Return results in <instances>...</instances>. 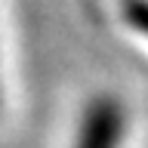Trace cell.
I'll list each match as a JSON object with an SVG mask.
<instances>
[{"label": "cell", "mask_w": 148, "mask_h": 148, "mask_svg": "<svg viewBox=\"0 0 148 148\" xmlns=\"http://www.w3.org/2000/svg\"><path fill=\"white\" fill-rule=\"evenodd\" d=\"M120 127H123V117H120L117 102H111V99L92 102V108L83 117L77 148H117Z\"/></svg>", "instance_id": "obj_1"}]
</instances>
